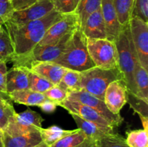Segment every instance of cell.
<instances>
[{
  "label": "cell",
  "mask_w": 148,
  "mask_h": 147,
  "mask_svg": "<svg viewBox=\"0 0 148 147\" xmlns=\"http://www.w3.org/2000/svg\"><path fill=\"white\" fill-rule=\"evenodd\" d=\"M27 76H28L29 82L28 89L33 92L43 94L53 86L51 82L48 81L45 78L39 76L37 74L31 71L28 69H27Z\"/></svg>",
  "instance_id": "26"
},
{
  "label": "cell",
  "mask_w": 148,
  "mask_h": 147,
  "mask_svg": "<svg viewBox=\"0 0 148 147\" xmlns=\"http://www.w3.org/2000/svg\"><path fill=\"white\" fill-rule=\"evenodd\" d=\"M130 30L132 40L135 48L140 64L148 69V22L137 17L130 20Z\"/></svg>",
  "instance_id": "6"
},
{
  "label": "cell",
  "mask_w": 148,
  "mask_h": 147,
  "mask_svg": "<svg viewBox=\"0 0 148 147\" xmlns=\"http://www.w3.org/2000/svg\"><path fill=\"white\" fill-rule=\"evenodd\" d=\"M37 1L38 0H11V3L14 11H20L28 8Z\"/></svg>",
  "instance_id": "38"
},
{
  "label": "cell",
  "mask_w": 148,
  "mask_h": 147,
  "mask_svg": "<svg viewBox=\"0 0 148 147\" xmlns=\"http://www.w3.org/2000/svg\"><path fill=\"white\" fill-rule=\"evenodd\" d=\"M127 144L130 147H148L147 131L144 129L130 131L127 133Z\"/></svg>",
  "instance_id": "28"
},
{
  "label": "cell",
  "mask_w": 148,
  "mask_h": 147,
  "mask_svg": "<svg viewBox=\"0 0 148 147\" xmlns=\"http://www.w3.org/2000/svg\"><path fill=\"white\" fill-rule=\"evenodd\" d=\"M82 31L88 39L107 38L105 22L101 7L88 16Z\"/></svg>",
  "instance_id": "14"
},
{
  "label": "cell",
  "mask_w": 148,
  "mask_h": 147,
  "mask_svg": "<svg viewBox=\"0 0 148 147\" xmlns=\"http://www.w3.org/2000/svg\"><path fill=\"white\" fill-rule=\"evenodd\" d=\"M134 79L137 91L136 95L148 102V72L147 69L140 64L139 61L136 65Z\"/></svg>",
  "instance_id": "20"
},
{
  "label": "cell",
  "mask_w": 148,
  "mask_h": 147,
  "mask_svg": "<svg viewBox=\"0 0 148 147\" xmlns=\"http://www.w3.org/2000/svg\"><path fill=\"white\" fill-rule=\"evenodd\" d=\"M80 82V72L67 69L58 86L69 94L81 90Z\"/></svg>",
  "instance_id": "21"
},
{
  "label": "cell",
  "mask_w": 148,
  "mask_h": 147,
  "mask_svg": "<svg viewBox=\"0 0 148 147\" xmlns=\"http://www.w3.org/2000/svg\"><path fill=\"white\" fill-rule=\"evenodd\" d=\"M59 106L62 107L69 112V114H75L82 119L90 122H94L103 128L110 130H114V128L98 112L87 105L81 104L77 101L72 100L66 98L64 102L60 103Z\"/></svg>",
  "instance_id": "11"
},
{
  "label": "cell",
  "mask_w": 148,
  "mask_h": 147,
  "mask_svg": "<svg viewBox=\"0 0 148 147\" xmlns=\"http://www.w3.org/2000/svg\"><path fill=\"white\" fill-rule=\"evenodd\" d=\"M128 89L123 79L111 82L106 89L103 101L107 108L114 115H120L121 109L127 102Z\"/></svg>",
  "instance_id": "10"
},
{
  "label": "cell",
  "mask_w": 148,
  "mask_h": 147,
  "mask_svg": "<svg viewBox=\"0 0 148 147\" xmlns=\"http://www.w3.org/2000/svg\"><path fill=\"white\" fill-rule=\"evenodd\" d=\"M81 89L103 100L106 89L117 79H123L119 69H104L95 66L80 72Z\"/></svg>",
  "instance_id": "4"
},
{
  "label": "cell",
  "mask_w": 148,
  "mask_h": 147,
  "mask_svg": "<svg viewBox=\"0 0 148 147\" xmlns=\"http://www.w3.org/2000/svg\"><path fill=\"white\" fill-rule=\"evenodd\" d=\"M87 47L95 66L104 69H119L116 47L108 39H88Z\"/></svg>",
  "instance_id": "5"
},
{
  "label": "cell",
  "mask_w": 148,
  "mask_h": 147,
  "mask_svg": "<svg viewBox=\"0 0 148 147\" xmlns=\"http://www.w3.org/2000/svg\"><path fill=\"white\" fill-rule=\"evenodd\" d=\"M54 10L62 14H69L75 12L77 0H53Z\"/></svg>",
  "instance_id": "34"
},
{
  "label": "cell",
  "mask_w": 148,
  "mask_h": 147,
  "mask_svg": "<svg viewBox=\"0 0 148 147\" xmlns=\"http://www.w3.org/2000/svg\"><path fill=\"white\" fill-rule=\"evenodd\" d=\"M27 69L23 66H13L7 74V94L18 90L28 89Z\"/></svg>",
  "instance_id": "16"
},
{
  "label": "cell",
  "mask_w": 148,
  "mask_h": 147,
  "mask_svg": "<svg viewBox=\"0 0 148 147\" xmlns=\"http://www.w3.org/2000/svg\"><path fill=\"white\" fill-rule=\"evenodd\" d=\"M70 115L76 122L77 128L80 129L89 139L96 141L100 138H103L109 134L114 133V130L103 128L94 122L85 120L75 114H70Z\"/></svg>",
  "instance_id": "17"
},
{
  "label": "cell",
  "mask_w": 148,
  "mask_h": 147,
  "mask_svg": "<svg viewBox=\"0 0 148 147\" xmlns=\"http://www.w3.org/2000/svg\"><path fill=\"white\" fill-rule=\"evenodd\" d=\"M101 0H79L75 12L77 14L80 22V29L83 28L88 16L101 7Z\"/></svg>",
  "instance_id": "22"
},
{
  "label": "cell",
  "mask_w": 148,
  "mask_h": 147,
  "mask_svg": "<svg viewBox=\"0 0 148 147\" xmlns=\"http://www.w3.org/2000/svg\"><path fill=\"white\" fill-rule=\"evenodd\" d=\"M15 112L12 103L5 105H0V130L4 131L8 124L10 118Z\"/></svg>",
  "instance_id": "36"
},
{
  "label": "cell",
  "mask_w": 148,
  "mask_h": 147,
  "mask_svg": "<svg viewBox=\"0 0 148 147\" xmlns=\"http://www.w3.org/2000/svg\"><path fill=\"white\" fill-rule=\"evenodd\" d=\"M101 9L105 22L107 39L114 41L122 26L119 22L114 0H101Z\"/></svg>",
  "instance_id": "12"
},
{
  "label": "cell",
  "mask_w": 148,
  "mask_h": 147,
  "mask_svg": "<svg viewBox=\"0 0 148 147\" xmlns=\"http://www.w3.org/2000/svg\"><path fill=\"white\" fill-rule=\"evenodd\" d=\"M17 112H14L10 118L8 124L5 129L3 131V133L10 136H15V135H23L33 131H40V129L33 126L31 125L26 123L23 120L18 118L16 115Z\"/></svg>",
  "instance_id": "19"
},
{
  "label": "cell",
  "mask_w": 148,
  "mask_h": 147,
  "mask_svg": "<svg viewBox=\"0 0 148 147\" xmlns=\"http://www.w3.org/2000/svg\"><path fill=\"white\" fill-rule=\"evenodd\" d=\"M11 102L12 101L9 98L8 95L0 92V105H7V104L12 103Z\"/></svg>",
  "instance_id": "41"
},
{
  "label": "cell",
  "mask_w": 148,
  "mask_h": 147,
  "mask_svg": "<svg viewBox=\"0 0 148 147\" xmlns=\"http://www.w3.org/2000/svg\"><path fill=\"white\" fill-rule=\"evenodd\" d=\"M80 27V22L77 14L75 12L64 14L63 17L52 24L46 31L42 40L37 46L52 44L59 41L62 37Z\"/></svg>",
  "instance_id": "8"
},
{
  "label": "cell",
  "mask_w": 148,
  "mask_h": 147,
  "mask_svg": "<svg viewBox=\"0 0 148 147\" xmlns=\"http://www.w3.org/2000/svg\"><path fill=\"white\" fill-rule=\"evenodd\" d=\"M38 107H40V108L41 109V110L43 112L48 114H50L53 113L56 110V108H57V105L56 103H54V102H52V101L46 99Z\"/></svg>",
  "instance_id": "39"
},
{
  "label": "cell",
  "mask_w": 148,
  "mask_h": 147,
  "mask_svg": "<svg viewBox=\"0 0 148 147\" xmlns=\"http://www.w3.org/2000/svg\"><path fill=\"white\" fill-rule=\"evenodd\" d=\"M54 10L53 0H38L25 10L14 11L7 22L14 24H23L38 20Z\"/></svg>",
  "instance_id": "9"
},
{
  "label": "cell",
  "mask_w": 148,
  "mask_h": 147,
  "mask_svg": "<svg viewBox=\"0 0 148 147\" xmlns=\"http://www.w3.org/2000/svg\"><path fill=\"white\" fill-rule=\"evenodd\" d=\"M96 147H130L126 139L116 133L109 134L95 141Z\"/></svg>",
  "instance_id": "30"
},
{
  "label": "cell",
  "mask_w": 148,
  "mask_h": 147,
  "mask_svg": "<svg viewBox=\"0 0 148 147\" xmlns=\"http://www.w3.org/2000/svg\"><path fill=\"white\" fill-rule=\"evenodd\" d=\"M67 99L77 101L95 110L101 116L105 118L114 128L119 127L123 122V118L120 115H114L107 108L103 100L94 95L85 92V90L77 91L68 94Z\"/></svg>",
  "instance_id": "7"
},
{
  "label": "cell",
  "mask_w": 148,
  "mask_h": 147,
  "mask_svg": "<svg viewBox=\"0 0 148 147\" xmlns=\"http://www.w3.org/2000/svg\"><path fill=\"white\" fill-rule=\"evenodd\" d=\"M1 141L3 147H38L45 144L40 131L15 136H10L3 133Z\"/></svg>",
  "instance_id": "15"
},
{
  "label": "cell",
  "mask_w": 148,
  "mask_h": 147,
  "mask_svg": "<svg viewBox=\"0 0 148 147\" xmlns=\"http://www.w3.org/2000/svg\"><path fill=\"white\" fill-rule=\"evenodd\" d=\"M79 0H77V4H78V3H79ZM77 9V8H76Z\"/></svg>",
  "instance_id": "47"
},
{
  "label": "cell",
  "mask_w": 148,
  "mask_h": 147,
  "mask_svg": "<svg viewBox=\"0 0 148 147\" xmlns=\"http://www.w3.org/2000/svg\"><path fill=\"white\" fill-rule=\"evenodd\" d=\"M140 119H141L142 123L143 125V129L145 130V131H148V118H145V117L140 116Z\"/></svg>",
  "instance_id": "42"
},
{
  "label": "cell",
  "mask_w": 148,
  "mask_h": 147,
  "mask_svg": "<svg viewBox=\"0 0 148 147\" xmlns=\"http://www.w3.org/2000/svg\"><path fill=\"white\" fill-rule=\"evenodd\" d=\"M28 69L47 79L53 85L59 84L67 71L64 67L54 62H34L30 65Z\"/></svg>",
  "instance_id": "13"
},
{
  "label": "cell",
  "mask_w": 148,
  "mask_h": 147,
  "mask_svg": "<svg viewBox=\"0 0 148 147\" xmlns=\"http://www.w3.org/2000/svg\"><path fill=\"white\" fill-rule=\"evenodd\" d=\"M38 147H49V146H48L46 144H43V145L40 146H38Z\"/></svg>",
  "instance_id": "44"
},
{
  "label": "cell",
  "mask_w": 148,
  "mask_h": 147,
  "mask_svg": "<svg viewBox=\"0 0 148 147\" xmlns=\"http://www.w3.org/2000/svg\"><path fill=\"white\" fill-rule=\"evenodd\" d=\"M134 0H114L120 24L124 26L130 22L132 18Z\"/></svg>",
  "instance_id": "24"
},
{
  "label": "cell",
  "mask_w": 148,
  "mask_h": 147,
  "mask_svg": "<svg viewBox=\"0 0 148 147\" xmlns=\"http://www.w3.org/2000/svg\"><path fill=\"white\" fill-rule=\"evenodd\" d=\"M73 131L74 130H64L56 125H52L47 128H42L40 130L43 141L48 146H50L55 142Z\"/></svg>",
  "instance_id": "23"
},
{
  "label": "cell",
  "mask_w": 148,
  "mask_h": 147,
  "mask_svg": "<svg viewBox=\"0 0 148 147\" xmlns=\"http://www.w3.org/2000/svg\"><path fill=\"white\" fill-rule=\"evenodd\" d=\"M130 108L134 111L139 116H143L148 118V102L138 97L137 95L128 92L127 102Z\"/></svg>",
  "instance_id": "29"
},
{
  "label": "cell",
  "mask_w": 148,
  "mask_h": 147,
  "mask_svg": "<svg viewBox=\"0 0 148 147\" xmlns=\"http://www.w3.org/2000/svg\"><path fill=\"white\" fill-rule=\"evenodd\" d=\"M14 55V48L11 39L6 29L3 28L0 31V61H10Z\"/></svg>",
  "instance_id": "27"
},
{
  "label": "cell",
  "mask_w": 148,
  "mask_h": 147,
  "mask_svg": "<svg viewBox=\"0 0 148 147\" xmlns=\"http://www.w3.org/2000/svg\"><path fill=\"white\" fill-rule=\"evenodd\" d=\"M54 63L78 72L95 67L88 53L87 38L80 27L73 32L66 49Z\"/></svg>",
  "instance_id": "3"
},
{
  "label": "cell",
  "mask_w": 148,
  "mask_h": 147,
  "mask_svg": "<svg viewBox=\"0 0 148 147\" xmlns=\"http://www.w3.org/2000/svg\"><path fill=\"white\" fill-rule=\"evenodd\" d=\"M2 137H3V131L0 130V141H1V139H2Z\"/></svg>",
  "instance_id": "43"
},
{
  "label": "cell",
  "mask_w": 148,
  "mask_h": 147,
  "mask_svg": "<svg viewBox=\"0 0 148 147\" xmlns=\"http://www.w3.org/2000/svg\"><path fill=\"white\" fill-rule=\"evenodd\" d=\"M114 43L117 50L119 69L122 75L123 80L127 85L128 92L136 95L134 76L138 59L132 40L129 23L122 26Z\"/></svg>",
  "instance_id": "2"
},
{
  "label": "cell",
  "mask_w": 148,
  "mask_h": 147,
  "mask_svg": "<svg viewBox=\"0 0 148 147\" xmlns=\"http://www.w3.org/2000/svg\"><path fill=\"white\" fill-rule=\"evenodd\" d=\"M2 29H3V27L1 25V24H0V31H1V30H2Z\"/></svg>",
  "instance_id": "46"
},
{
  "label": "cell",
  "mask_w": 148,
  "mask_h": 147,
  "mask_svg": "<svg viewBox=\"0 0 148 147\" xmlns=\"http://www.w3.org/2000/svg\"><path fill=\"white\" fill-rule=\"evenodd\" d=\"M14 12L11 0H0V24L4 25Z\"/></svg>",
  "instance_id": "35"
},
{
  "label": "cell",
  "mask_w": 148,
  "mask_h": 147,
  "mask_svg": "<svg viewBox=\"0 0 148 147\" xmlns=\"http://www.w3.org/2000/svg\"><path fill=\"white\" fill-rule=\"evenodd\" d=\"M8 96L11 101L27 106H39L47 99L44 94L33 92L30 89L14 91L9 93Z\"/></svg>",
  "instance_id": "18"
},
{
  "label": "cell",
  "mask_w": 148,
  "mask_h": 147,
  "mask_svg": "<svg viewBox=\"0 0 148 147\" xmlns=\"http://www.w3.org/2000/svg\"><path fill=\"white\" fill-rule=\"evenodd\" d=\"M16 115L20 119L25 122L26 123L36 127L39 129L42 128V122L44 120L38 112L30 109H27L20 113H16Z\"/></svg>",
  "instance_id": "31"
},
{
  "label": "cell",
  "mask_w": 148,
  "mask_h": 147,
  "mask_svg": "<svg viewBox=\"0 0 148 147\" xmlns=\"http://www.w3.org/2000/svg\"><path fill=\"white\" fill-rule=\"evenodd\" d=\"M75 147H96V146H95V141L89 138H86L83 142Z\"/></svg>",
  "instance_id": "40"
},
{
  "label": "cell",
  "mask_w": 148,
  "mask_h": 147,
  "mask_svg": "<svg viewBox=\"0 0 148 147\" xmlns=\"http://www.w3.org/2000/svg\"><path fill=\"white\" fill-rule=\"evenodd\" d=\"M43 94L48 99L56 103L57 106H59L60 103L64 102L68 97V92L58 85H53Z\"/></svg>",
  "instance_id": "32"
},
{
  "label": "cell",
  "mask_w": 148,
  "mask_h": 147,
  "mask_svg": "<svg viewBox=\"0 0 148 147\" xmlns=\"http://www.w3.org/2000/svg\"><path fill=\"white\" fill-rule=\"evenodd\" d=\"M0 147H3V144H2V141H0Z\"/></svg>",
  "instance_id": "45"
},
{
  "label": "cell",
  "mask_w": 148,
  "mask_h": 147,
  "mask_svg": "<svg viewBox=\"0 0 148 147\" xmlns=\"http://www.w3.org/2000/svg\"><path fill=\"white\" fill-rule=\"evenodd\" d=\"M137 17L148 22V0H134L132 17Z\"/></svg>",
  "instance_id": "33"
},
{
  "label": "cell",
  "mask_w": 148,
  "mask_h": 147,
  "mask_svg": "<svg viewBox=\"0 0 148 147\" xmlns=\"http://www.w3.org/2000/svg\"><path fill=\"white\" fill-rule=\"evenodd\" d=\"M63 14L55 10L42 18L23 24H14L10 22L4 24L13 48L14 55L20 57L29 54L42 40L49 27L59 21Z\"/></svg>",
  "instance_id": "1"
},
{
  "label": "cell",
  "mask_w": 148,
  "mask_h": 147,
  "mask_svg": "<svg viewBox=\"0 0 148 147\" xmlns=\"http://www.w3.org/2000/svg\"><path fill=\"white\" fill-rule=\"evenodd\" d=\"M86 138H88L85 134L77 128L49 147H75L83 142Z\"/></svg>",
  "instance_id": "25"
},
{
  "label": "cell",
  "mask_w": 148,
  "mask_h": 147,
  "mask_svg": "<svg viewBox=\"0 0 148 147\" xmlns=\"http://www.w3.org/2000/svg\"><path fill=\"white\" fill-rule=\"evenodd\" d=\"M7 74L6 63L0 61V92L4 94H7Z\"/></svg>",
  "instance_id": "37"
}]
</instances>
